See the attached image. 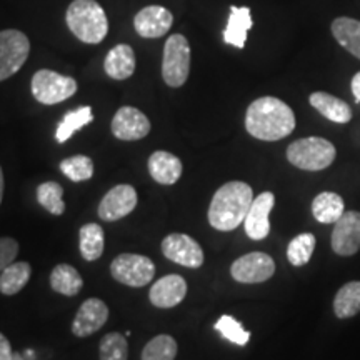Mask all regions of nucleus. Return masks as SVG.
<instances>
[{"label":"nucleus","instance_id":"nucleus-1","mask_svg":"<svg viewBox=\"0 0 360 360\" xmlns=\"http://www.w3.org/2000/svg\"><path fill=\"white\" fill-rule=\"evenodd\" d=\"M245 129L259 141H282L295 129L294 110L277 97H260L247 109Z\"/></svg>","mask_w":360,"mask_h":360},{"label":"nucleus","instance_id":"nucleus-2","mask_svg":"<svg viewBox=\"0 0 360 360\" xmlns=\"http://www.w3.org/2000/svg\"><path fill=\"white\" fill-rule=\"evenodd\" d=\"M254 202V192L249 184L240 180L224 184L214 193L209 207V224L215 231L231 232L244 222Z\"/></svg>","mask_w":360,"mask_h":360},{"label":"nucleus","instance_id":"nucleus-3","mask_svg":"<svg viewBox=\"0 0 360 360\" xmlns=\"http://www.w3.org/2000/svg\"><path fill=\"white\" fill-rule=\"evenodd\" d=\"M65 22L84 44H101L109 32V20L96 0H74L67 8Z\"/></svg>","mask_w":360,"mask_h":360},{"label":"nucleus","instance_id":"nucleus-4","mask_svg":"<svg viewBox=\"0 0 360 360\" xmlns=\"http://www.w3.org/2000/svg\"><path fill=\"white\" fill-rule=\"evenodd\" d=\"M334 143L322 137H305L292 142L287 148V160L297 169L319 172L335 160Z\"/></svg>","mask_w":360,"mask_h":360},{"label":"nucleus","instance_id":"nucleus-5","mask_svg":"<svg viewBox=\"0 0 360 360\" xmlns=\"http://www.w3.org/2000/svg\"><path fill=\"white\" fill-rule=\"evenodd\" d=\"M191 74V45L182 34L170 35L164 45L162 77L169 87L179 89L187 82Z\"/></svg>","mask_w":360,"mask_h":360},{"label":"nucleus","instance_id":"nucleus-6","mask_svg":"<svg viewBox=\"0 0 360 360\" xmlns=\"http://www.w3.org/2000/svg\"><path fill=\"white\" fill-rule=\"evenodd\" d=\"M77 89L79 85L75 79L65 77L49 69L35 72L32 77V94L35 101L44 105H56L67 101L77 92Z\"/></svg>","mask_w":360,"mask_h":360},{"label":"nucleus","instance_id":"nucleus-7","mask_svg":"<svg viewBox=\"0 0 360 360\" xmlns=\"http://www.w3.org/2000/svg\"><path fill=\"white\" fill-rule=\"evenodd\" d=\"M110 274L119 283L129 287H146L155 277V264L146 255L120 254L112 260Z\"/></svg>","mask_w":360,"mask_h":360},{"label":"nucleus","instance_id":"nucleus-8","mask_svg":"<svg viewBox=\"0 0 360 360\" xmlns=\"http://www.w3.org/2000/svg\"><path fill=\"white\" fill-rule=\"evenodd\" d=\"M30 53V42L20 30L7 29L0 32V82L22 69Z\"/></svg>","mask_w":360,"mask_h":360},{"label":"nucleus","instance_id":"nucleus-9","mask_svg":"<svg viewBox=\"0 0 360 360\" xmlns=\"http://www.w3.org/2000/svg\"><path fill=\"white\" fill-rule=\"evenodd\" d=\"M276 274V262L264 252H250L238 257L231 267V276L238 283H262Z\"/></svg>","mask_w":360,"mask_h":360},{"label":"nucleus","instance_id":"nucleus-10","mask_svg":"<svg viewBox=\"0 0 360 360\" xmlns=\"http://www.w3.org/2000/svg\"><path fill=\"white\" fill-rule=\"evenodd\" d=\"M162 254L172 262L187 269H199L204 264L200 244L187 233H170L162 240Z\"/></svg>","mask_w":360,"mask_h":360},{"label":"nucleus","instance_id":"nucleus-11","mask_svg":"<svg viewBox=\"0 0 360 360\" xmlns=\"http://www.w3.org/2000/svg\"><path fill=\"white\" fill-rule=\"evenodd\" d=\"M332 250L340 257H350L360 250V212L349 210L334 224Z\"/></svg>","mask_w":360,"mask_h":360},{"label":"nucleus","instance_id":"nucleus-12","mask_svg":"<svg viewBox=\"0 0 360 360\" xmlns=\"http://www.w3.org/2000/svg\"><path fill=\"white\" fill-rule=\"evenodd\" d=\"M137 191L132 186H127V184L115 186L103 195L98 204V217L105 222H115V220L127 217L137 207Z\"/></svg>","mask_w":360,"mask_h":360},{"label":"nucleus","instance_id":"nucleus-13","mask_svg":"<svg viewBox=\"0 0 360 360\" xmlns=\"http://www.w3.org/2000/svg\"><path fill=\"white\" fill-rule=\"evenodd\" d=\"M150 132V120L135 107H120L112 119V134L119 141H141Z\"/></svg>","mask_w":360,"mask_h":360},{"label":"nucleus","instance_id":"nucleus-14","mask_svg":"<svg viewBox=\"0 0 360 360\" xmlns=\"http://www.w3.org/2000/svg\"><path fill=\"white\" fill-rule=\"evenodd\" d=\"M109 319V307L97 297H90L79 307V312L72 322V334L75 337H89L105 326Z\"/></svg>","mask_w":360,"mask_h":360},{"label":"nucleus","instance_id":"nucleus-15","mask_svg":"<svg viewBox=\"0 0 360 360\" xmlns=\"http://www.w3.org/2000/svg\"><path fill=\"white\" fill-rule=\"evenodd\" d=\"M276 205V195L272 192H262L252 202L249 214L244 220L245 233L252 240H264L270 233L269 215Z\"/></svg>","mask_w":360,"mask_h":360},{"label":"nucleus","instance_id":"nucleus-16","mask_svg":"<svg viewBox=\"0 0 360 360\" xmlns=\"http://www.w3.org/2000/svg\"><path fill=\"white\" fill-rule=\"evenodd\" d=\"M174 17L170 11L160 6L143 7L135 15L134 27L137 34L143 39H160L169 32L172 27Z\"/></svg>","mask_w":360,"mask_h":360},{"label":"nucleus","instance_id":"nucleus-17","mask_svg":"<svg viewBox=\"0 0 360 360\" xmlns=\"http://www.w3.org/2000/svg\"><path fill=\"white\" fill-rule=\"evenodd\" d=\"M187 294V282L182 276L170 274L157 281L150 287L148 299L150 304L155 305L157 309H172L184 300Z\"/></svg>","mask_w":360,"mask_h":360},{"label":"nucleus","instance_id":"nucleus-18","mask_svg":"<svg viewBox=\"0 0 360 360\" xmlns=\"http://www.w3.org/2000/svg\"><path fill=\"white\" fill-rule=\"evenodd\" d=\"M148 174L162 186H174L177 180L182 177V160L177 155L170 154L165 150H155L154 154L148 157L147 162Z\"/></svg>","mask_w":360,"mask_h":360},{"label":"nucleus","instance_id":"nucleus-19","mask_svg":"<svg viewBox=\"0 0 360 360\" xmlns=\"http://www.w3.org/2000/svg\"><path fill=\"white\" fill-rule=\"evenodd\" d=\"M103 70H105V74L114 80H125L132 77L135 72L134 49L127 44L115 45V47L107 53L105 62H103Z\"/></svg>","mask_w":360,"mask_h":360},{"label":"nucleus","instance_id":"nucleus-20","mask_svg":"<svg viewBox=\"0 0 360 360\" xmlns=\"http://www.w3.org/2000/svg\"><path fill=\"white\" fill-rule=\"evenodd\" d=\"M309 102L315 110H319V114H322L332 122L347 124L352 120V109L349 103L340 101L339 97H334L332 94L314 92L310 94Z\"/></svg>","mask_w":360,"mask_h":360},{"label":"nucleus","instance_id":"nucleus-21","mask_svg":"<svg viewBox=\"0 0 360 360\" xmlns=\"http://www.w3.org/2000/svg\"><path fill=\"white\" fill-rule=\"evenodd\" d=\"M252 29V13L249 7H231L227 27L224 30V42L237 49H244L247 32Z\"/></svg>","mask_w":360,"mask_h":360},{"label":"nucleus","instance_id":"nucleus-22","mask_svg":"<svg viewBox=\"0 0 360 360\" xmlns=\"http://www.w3.org/2000/svg\"><path fill=\"white\" fill-rule=\"evenodd\" d=\"M345 212L344 199L335 192H322L312 202V214L317 222L335 224Z\"/></svg>","mask_w":360,"mask_h":360},{"label":"nucleus","instance_id":"nucleus-23","mask_svg":"<svg viewBox=\"0 0 360 360\" xmlns=\"http://www.w3.org/2000/svg\"><path fill=\"white\" fill-rule=\"evenodd\" d=\"M330 29L337 42L360 60V22L350 17H339L332 22Z\"/></svg>","mask_w":360,"mask_h":360},{"label":"nucleus","instance_id":"nucleus-24","mask_svg":"<svg viewBox=\"0 0 360 360\" xmlns=\"http://www.w3.org/2000/svg\"><path fill=\"white\" fill-rule=\"evenodd\" d=\"M51 287L57 294L65 297L77 295L84 287V281L80 274L69 264H58L51 274Z\"/></svg>","mask_w":360,"mask_h":360},{"label":"nucleus","instance_id":"nucleus-25","mask_svg":"<svg viewBox=\"0 0 360 360\" xmlns=\"http://www.w3.org/2000/svg\"><path fill=\"white\" fill-rule=\"evenodd\" d=\"M32 276V267L27 262H13L0 272V294L11 297L19 294Z\"/></svg>","mask_w":360,"mask_h":360},{"label":"nucleus","instance_id":"nucleus-26","mask_svg":"<svg viewBox=\"0 0 360 360\" xmlns=\"http://www.w3.org/2000/svg\"><path fill=\"white\" fill-rule=\"evenodd\" d=\"M79 249L80 255L94 262L103 254V231L98 224H85L79 232Z\"/></svg>","mask_w":360,"mask_h":360},{"label":"nucleus","instance_id":"nucleus-27","mask_svg":"<svg viewBox=\"0 0 360 360\" xmlns=\"http://www.w3.org/2000/svg\"><path fill=\"white\" fill-rule=\"evenodd\" d=\"M334 312L339 319L354 317L360 312V282H347L342 285L334 299Z\"/></svg>","mask_w":360,"mask_h":360},{"label":"nucleus","instance_id":"nucleus-28","mask_svg":"<svg viewBox=\"0 0 360 360\" xmlns=\"http://www.w3.org/2000/svg\"><path fill=\"white\" fill-rule=\"evenodd\" d=\"M94 120L92 109L89 105L79 107V109L67 112L64 119L60 120V124L57 125L56 139L58 143H64L69 141V139L74 135L77 130H80L85 125H89Z\"/></svg>","mask_w":360,"mask_h":360},{"label":"nucleus","instance_id":"nucleus-29","mask_svg":"<svg viewBox=\"0 0 360 360\" xmlns=\"http://www.w3.org/2000/svg\"><path fill=\"white\" fill-rule=\"evenodd\" d=\"M315 236L310 232L299 233L290 240L289 247H287V259L294 267H302V265L309 264V260L312 259V254L315 250Z\"/></svg>","mask_w":360,"mask_h":360},{"label":"nucleus","instance_id":"nucleus-30","mask_svg":"<svg viewBox=\"0 0 360 360\" xmlns=\"http://www.w3.org/2000/svg\"><path fill=\"white\" fill-rule=\"evenodd\" d=\"M177 350L179 345L174 337L162 334L147 342L142 350L141 360H174Z\"/></svg>","mask_w":360,"mask_h":360},{"label":"nucleus","instance_id":"nucleus-31","mask_svg":"<svg viewBox=\"0 0 360 360\" xmlns=\"http://www.w3.org/2000/svg\"><path fill=\"white\" fill-rule=\"evenodd\" d=\"M39 204L52 215H62L65 212L64 188L57 182H44L37 187Z\"/></svg>","mask_w":360,"mask_h":360},{"label":"nucleus","instance_id":"nucleus-32","mask_svg":"<svg viewBox=\"0 0 360 360\" xmlns=\"http://www.w3.org/2000/svg\"><path fill=\"white\" fill-rule=\"evenodd\" d=\"M60 170L72 182H84L92 179L94 162L87 155H74L60 162Z\"/></svg>","mask_w":360,"mask_h":360},{"label":"nucleus","instance_id":"nucleus-33","mask_svg":"<svg viewBox=\"0 0 360 360\" xmlns=\"http://www.w3.org/2000/svg\"><path fill=\"white\" fill-rule=\"evenodd\" d=\"M214 328L220 332V335H222L224 339L231 340L232 344L240 345V347H244V345L249 344L250 340V332H247L245 328L242 327V323L231 317V315H222V317L215 322Z\"/></svg>","mask_w":360,"mask_h":360},{"label":"nucleus","instance_id":"nucleus-34","mask_svg":"<svg viewBox=\"0 0 360 360\" xmlns=\"http://www.w3.org/2000/svg\"><path fill=\"white\" fill-rule=\"evenodd\" d=\"M129 344L125 335L110 332L101 340V360H127Z\"/></svg>","mask_w":360,"mask_h":360},{"label":"nucleus","instance_id":"nucleus-35","mask_svg":"<svg viewBox=\"0 0 360 360\" xmlns=\"http://www.w3.org/2000/svg\"><path fill=\"white\" fill-rule=\"evenodd\" d=\"M19 255V242L11 237H0V272L15 262Z\"/></svg>","mask_w":360,"mask_h":360},{"label":"nucleus","instance_id":"nucleus-36","mask_svg":"<svg viewBox=\"0 0 360 360\" xmlns=\"http://www.w3.org/2000/svg\"><path fill=\"white\" fill-rule=\"evenodd\" d=\"M0 360H13L11 342L4 334H0Z\"/></svg>","mask_w":360,"mask_h":360},{"label":"nucleus","instance_id":"nucleus-37","mask_svg":"<svg viewBox=\"0 0 360 360\" xmlns=\"http://www.w3.org/2000/svg\"><path fill=\"white\" fill-rule=\"evenodd\" d=\"M350 87H352V94H354L355 101L360 102V72H359V74L354 75L352 85H350Z\"/></svg>","mask_w":360,"mask_h":360},{"label":"nucleus","instance_id":"nucleus-38","mask_svg":"<svg viewBox=\"0 0 360 360\" xmlns=\"http://www.w3.org/2000/svg\"><path fill=\"white\" fill-rule=\"evenodd\" d=\"M4 188H6V180H4V172L2 167H0V204H2L4 199Z\"/></svg>","mask_w":360,"mask_h":360},{"label":"nucleus","instance_id":"nucleus-39","mask_svg":"<svg viewBox=\"0 0 360 360\" xmlns=\"http://www.w3.org/2000/svg\"><path fill=\"white\" fill-rule=\"evenodd\" d=\"M13 360H25V357L19 352H13Z\"/></svg>","mask_w":360,"mask_h":360}]
</instances>
